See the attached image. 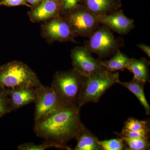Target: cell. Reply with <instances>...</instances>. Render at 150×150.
I'll use <instances>...</instances> for the list:
<instances>
[{"label":"cell","instance_id":"cell-7","mask_svg":"<svg viewBox=\"0 0 150 150\" xmlns=\"http://www.w3.org/2000/svg\"><path fill=\"white\" fill-rule=\"evenodd\" d=\"M71 57L73 69L85 77L106 70L85 46L73 48Z\"/></svg>","mask_w":150,"mask_h":150},{"label":"cell","instance_id":"cell-14","mask_svg":"<svg viewBox=\"0 0 150 150\" xmlns=\"http://www.w3.org/2000/svg\"><path fill=\"white\" fill-rule=\"evenodd\" d=\"M76 139L77 144L74 150H101L98 144L99 140L83 124Z\"/></svg>","mask_w":150,"mask_h":150},{"label":"cell","instance_id":"cell-6","mask_svg":"<svg viewBox=\"0 0 150 150\" xmlns=\"http://www.w3.org/2000/svg\"><path fill=\"white\" fill-rule=\"evenodd\" d=\"M76 35L88 38L100 25L97 16L86 8L69 11L65 18Z\"/></svg>","mask_w":150,"mask_h":150},{"label":"cell","instance_id":"cell-26","mask_svg":"<svg viewBox=\"0 0 150 150\" xmlns=\"http://www.w3.org/2000/svg\"><path fill=\"white\" fill-rule=\"evenodd\" d=\"M138 48H139L143 52L146 54L148 57H150V47L144 43H140L137 45Z\"/></svg>","mask_w":150,"mask_h":150},{"label":"cell","instance_id":"cell-8","mask_svg":"<svg viewBox=\"0 0 150 150\" xmlns=\"http://www.w3.org/2000/svg\"><path fill=\"white\" fill-rule=\"evenodd\" d=\"M34 122L40 120L52 111L64 105L51 87L43 85L36 88Z\"/></svg>","mask_w":150,"mask_h":150},{"label":"cell","instance_id":"cell-25","mask_svg":"<svg viewBox=\"0 0 150 150\" xmlns=\"http://www.w3.org/2000/svg\"><path fill=\"white\" fill-rule=\"evenodd\" d=\"M79 0H62V8L66 11L72 10L77 7Z\"/></svg>","mask_w":150,"mask_h":150},{"label":"cell","instance_id":"cell-11","mask_svg":"<svg viewBox=\"0 0 150 150\" xmlns=\"http://www.w3.org/2000/svg\"><path fill=\"white\" fill-rule=\"evenodd\" d=\"M37 88L32 87H23L13 89H6L13 111L26 105L35 102Z\"/></svg>","mask_w":150,"mask_h":150},{"label":"cell","instance_id":"cell-17","mask_svg":"<svg viewBox=\"0 0 150 150\" xmlns=\"http://www.w3.org/2000/svg\"><path fill=\"white\" fill-rule=\"evenodd\" d=\"M119 84L126 88L134 94L139 100L142 105L144 106L146 115H149L150 114V106L146 99L144 91L146 83L133 79L130 81L119 82Z\"/></svg>","mask_w":150,"mask_h":150},{"label":"cell","instance_id":"cell-13","mask_svg":"<svg viewBox=\"0 0 150 150\" xmlns=\"http://www.w3.org/2000/svg\"><path fill=\"white\" fill-rule=\"evenodd\" d=\"M86 8L96 16L107 15L118 10L114 0H85Z\"/></svg>","mask_w":150,"mask_h":150},{"label":"cell","instance_id":"cell-3","mask_svg":"<svg viewBox=\"0 0 150 150\" xmlns=\"http://www.w3.org/2000/svg\"><path fill=\"white\" fill-rule=\"evenodd\" d=\"M42 85L37 75L23 62L14 61L0 67V88H38Z\"/></svg>","mask_w":150,"mask_h":150},{"label":"cell","instance_id":"cell-28","mask_svg":"<svg viewBox=\"0 0 150 150\" xmlns=\"http://www.w3.org/2000/svg\"><path fill=\"white\" fill-rule=\"evenodd\" d=\"M0 6H1V4H0Z\"/></svg>","mask_w":150,"mask_h":150},{"label":"cell","instance_id":"cell-21","mask_svg":"<svg viewBox=\"0 0 150 150\" xmlns=\"http://www.w3.org/2000/svg\"><path fill=\"white\" fill-rule=\"evenodd\" d=\"M148 123L146 121H142L134 118H129L125 122L123 129L129 131H137L149 130Z\"/></svg>","mask_w":150,"mask_h":150},{"label":"cell","instance_id":"cell-16","mask_svg":"<svg viewBox=\"0 0 150 150\" xmlns=\"http://www.w3.org/2000/svg\"><path fill=\"white\" fill-rule=\"evenodd\" d=\"M149 65L150 62L146 58L134 59L126 69L134 74L133 79L146 83L149 81Z\"/></svg>","mask_w":150,"mask_h":150},{"label":"cell","instance_id":"cell-20","mask_svg":"<svg viewBox=\"0 0 150 150\" xmlns=\"http://www.w3.org/2000/svg\"><path fill=\"white\" fill-rule=\"evenodd\" d=\"M101 150H122L124 148V142L122 138L112 139L98 141Z\"/></svg>","mask_w":150,"mask_h":150},{"label":"cell","instance_id":"cell-27","mask_svg":"<svg viewBox=\"0 0 150 150\" xmlns=\"http://www.w3.org/2000/svg\"><path fill=\"white\" fill-rule=\"evenodd\" d=\"M26 2H28L30 4L33 6H36L39 4L43 0H25Z\"/></svg>","mask_w":150,"mask_h":150},{"label":"cell","instance_id":"cell-19","mask_svg":"<svg viewBox=\"0 0 150 150\" xmlns=\"http://www.w3.org/2000/svg\"><path fill=\"white\" fill-rule=\"evenodd\" d=\"M61 149V147L56 143L50 140L45 139L42 144H35L34 143L30 142L26 143L19 145L18 147V149L19 150H45L51 148Z\"/></svg>","mask_w":150,"mask_h":150},{"label":"cell","instance_id":"cell-18","mask_svg":"<svg viewBox=\"0 0 150 150\" xmlns=\"http://www.w3.org/2000/svg\"><path fill=\"white\" fill-rule=\"evenodd\" d=\"M123 139L127 145L126 149L130 150H146L149 149L150 144L149 139L141 138H130L119 135Z\"/></svg>","mask_w":150,"mask_h":150},{"label":"cell","instance_id":"cell-24","mask_svg":"<svg viewBox=\"0 0 150 150\" xmlns=\"http://www.w3.org/2000/svg\"><path fill=\"white\" fill-rule=\"evenodd\" d=\"M1 6H25L28 7H31L28 4L25 0H1L0 1Z\"/></svg>","mask_w":150,"mask_h":150},{"label":"cell","instance_id":"cell-23","mask_svg":"<svg viewBox=\"0 0 150 150\" xmlns=\"http://www.w3.org/2000/svg\"><path fill=\"white\" fill-rule=\"evenodd\" d=\"M150 130H142L137 131H129L123 129L121 133L119 134L123 137L130 138H141L149 139Z\"/></svg>","mask_w":150,"mask_h":150},{"label":"cell","instance_id":"cell-5","mask_svg":"<svg viewBox=\"0 0 150 150\" xmlns=\"http://www.w3.org/2000/svg\"><path fill=\"white\" fill-rule=\"evenodd\" d=\"M88 38L85 46L91 53L101 59L115 54L123 44L122 40L116 38L111 30L104 25H100Z\"/></svg>","mask_w":150,"mask_h":150},{"label":"cell","instance_id":"cell-12","mask_svg":"<svg viewBox=\"0 0 150 150\" xmlns=\"http://www.w3.org/2000/svg\"><path fill=\"white\" fill-rule=\"evenodd\" d=\"M60 9V4L57 0H43L28 15L31 21L40 22L59 16Z\"/></svg>","mask_w":150,"mask_h":150},{"label":"cell","instance_id":"cell-2","mask_svg":"<svg viewBox=\"0 0 150 150\" xmlns=\"http://www.w3.org/2000/svg\"><path fill=\"white\" fill-rule=\"evenodd\" d=\"M85 78L74 69L57 72L54 75L51 87L63 103L79 107Z\"/></svg>","mask_w":150,"mask_h":150},{"label":"cell","instance_id":"cell-15","mask_svg":"<svg viewBox=\"0 0 150 150\" xmlns=\"http://www.w3.org/2000/svg\"><path fill=\"white\" fill-rule=\"evenodd\" d=\"M134 59L129 58L119 49L111 59L107 61L100 60V62L105 70L115 72L119 71H123Z\"/></svg>","mask_w":150,"mask_h":150},{"label":"cell","instance_id":"cell-9","mask_svg":"<svg viewBox=\"0 0 150 150\" xmlns=\"http://www.w3.org/2000/svg\"><path fill=\"white\" fill-rule=\"evenodd\" d=\"M44 35L51 41L65 42L74 41L76 36L66 18L59 16L52 18L44 25Z\"/></svg>","mask_w":150,"mask_h":150},{"label":"cell","instance_id":"cell-1","mask_svg":"<svg viewBox=\"0 0 150 150\" xmlns=\"http://www.w3.org/2000/svg\"><path fill=\"white\" fill-rule=\"evenodd\" d=\"M80 108L64 105L34 122V133L38 137L56 143L62 149L71 150L67 143L76 139L83 125L81 120Z\"/></svg>","mask_w":150,"mask_h":150},{"label":"cell","instance_id":"cell-4","mask_svg":"<svg viewBox=\"0 0 150 150\" xmlns=\"http://www.w3.org/2000/svg\"><path fill=\"white\" fill-rule=\"evenodd\" d=\"M120 81L119 73L107 70L85 77L79 106L81 108L89 103L98 102L108 89Z\"/></svg>","mask_w":150,"mask_h":150},{"label":"cell","instance_id":"cell-10","mask_svg":"<svg viewBox=\"0 0 150 150\" xmlns=\"http://www.w3.org/2000/svg\"><path fill=\"white\" fill-rule=\"evenodd\" d=\"M100 24L120 35H126L134 28V20L126 16L122 10L115 11L107 15L97 16Z\"/></svg>","mask_w":150,"mask_h":150},{"label":"cell","instance_id":"cell-22","mask_svg":"<svg viewBox=\"0 0 150 150\" xmlns=\"http://www.w3.org/2000/svg\"><path fill=\"white\" fill-rule=\"evenodd\" d=\"M12 111L6 89L0 88V118Z\"/></svg>","mask_w":150,"mask_h":150}]
</instances>
